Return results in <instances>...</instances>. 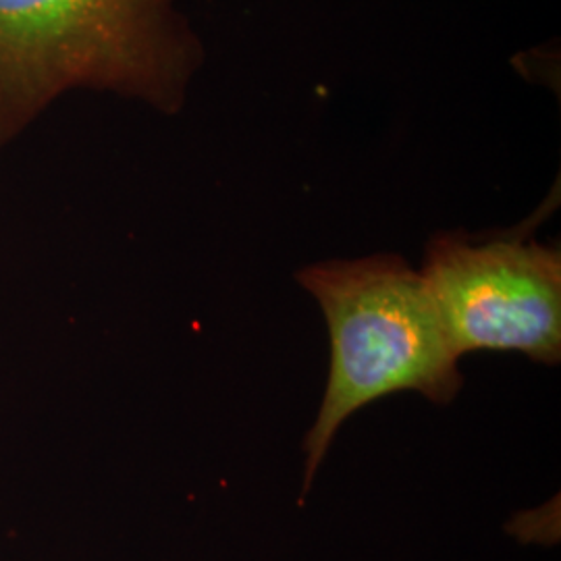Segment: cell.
I'll list each match as a JSON object with an SVG mask.
<instances>
[{
  "mask_svg": "<svg viewBox=\"0 0 561 561\" xmlns=\"http://www.w3.org/2000/svg\"><path fill=\"white\" fill-rule=\"evenodd\" d=\"M201 65L175 0H0V150L73 90L175 115Z\"/></svg>",
  "mask_w": 561,
  "mask_h": 561,
  "instance_id": "cell-1",
  "label": "cell"
},
{
  "mask_svg": "<svg viewBox=\"0 0 561 561\" xmlns=\"http://www.w3.org/2000/svg\"><path fill=\"white\" fill-rule=\"evenodd\" d=\"M296 279L319 301L331 335L327 391L304 439V497L343 422L360 408L398 391L445 405L463 379L421 271L400 254L319 262Z\"/></svg>",
  "mask_w": 561,
  "mask_h": 561,
  "instance_id": "cell-2",
  "label": "cell"
},
{
  "mask_svg": "<svg viewBox=\"0 0 561 561\" xmlns=\"http://www.w3.org/2000/svg\"><path fill=\"white\" fill-rule=\"evenodd\" d=\"M422 279L456 356L518 352L561 360V254L535 240L477 241L442 233L426 245Z\"/></svg>",
  "mask_w": 561,
  "mask_h": 561,
  "instance_id": "cell-3",
  "label": "cell"
}]
</instances>
